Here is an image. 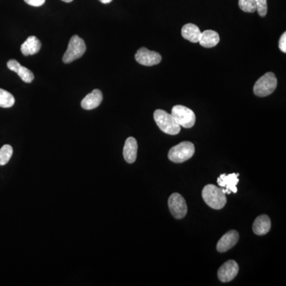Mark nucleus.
<instances>
[{"label": "nucleus", "mask_w": 286, "mask_h": 286, "mask_svg": "<svg viewBox=\"0 0 286 286\" xmlns=\"http://www.w3.org/2000/svg\"><path fill=\"white\" fill-rule=\"evenodd\" d=\"M203 200L207 205L215 210L222 209L226 204V193L222 188L214 185H208L203 189Z\"/></svg>", "instance_id": "obj_1"}, {"label": "nucleus", "mask_w": 286, "mask_h": 286, "mask_svg": "<svg viewBox=\"0 0 286 286\" xmlns=\"http://www.w3.org/2000/svg\"><path fill=\"white\" fill-rule=\"evenodd\" d=\"M153 119L157 127L164 133L176 135L180 133L181 126L176 122L173 115L163 110L157 109L153 113Z\"/></svg>", "instance_id": "obj_2"}, {"label": "nucleus", "mask_w": 286, "mask_h": 286, "mask_svg": "<svg viewBox=\"0 0 286 286\" xmlns=\"http://www.w3.org/2000/svg\"><path fill=\"white\" fill-rule=\"evenodd\" d=\"M278 86L275 74L267 72L257 80L254 86V93L258 97H266L272 94Z\"/></svg>", "instance_id": "obj_3"}, {"label": "nucleus", "mask_w": 286, "mask_h": 286, "mask_svg": "<svg viewBox=\"0 0 286 286\" xmlns=\"http://www.w3.org/2000/svg\"><path fill=\"white\" fill-rule=\"evenodd\" d=\"M194 153V144L191 142H182L171 148L168 157L173 162L182 163L188 161L193 157Z\"/></svg>", "instance_id": "obj_4"}, {"label": "nucleus", "mask_w": 286, "mask_h": 286, "mask_svg": "<svg viewBox=\"0 0 286 286\" xmlns=\"http://www.w3.org/2000/svg\"><path fill=\"white\" fill-rule=\"evenodd\" d=\"M86 51L85 42L78 35H74L70 40L67 50L63 56L64 63L69 64L81 58Z\"/></svg>", "instance_id": "obj_5"}, {"label": "nucleus", "mask_w": 286, "mask_h": 286, "mask_svg": "<svg viewBox=\"0 0 286 286\" xmlns=\"http://www.w3.org/2000/svg\"><path fill=\"white\" fill-rule=\"evenodd\" d=\"M171 115L179 125L184 128H192L196 123V115L193 110L182 105H176L173 107Z\"/></svg>", "instance_id": "obj_6"}, {"label": "nucleus", "mask_w": 286, "mask_h": 286, "mask_svg": "<svg viewBox=\"0 0 286 286\" xmlns=\"http://www.w3.org/2000/svg\"><path fill=\"white\" fill-rule=\"evenodd\" d=\"M169 210L174 218L181 219L186 215L188 212L186 201L179 193H173L168 201Z\"/></svg>", "instance_id": "obj_7"}, {"label": "nucleus", "mask_w": 286, "mask_h": 286, "mask_svg": "<svg viewBox=\"0 0 286 286\" xmlns=\"http://www.w3.org/2000/svg\"><path fill=\"white\" fill-rule=\"evenodd\" d=\"M135 60L142 66H153L160 63L161 56L157 52L150 51L146 48H141L135 54Z\"/></svg>", "instance_id": "obj_8"}, {"label": "nucleus", "mask_w": 286, "mask_h": 286, "mask_svg": "<svg viewBox=\"0 0 286 286\" xmlns=\"http://www.w3.org/2000/svg\"><path fill=\"white\" fill-rule=\"evenodd\" d=\"M238 173H230V174H221L218 177L217 183L219 187H221L223 189L226 194H230V193H236L237 189L236 185L238 183Z\"/></svg>", "instance_id": "obj_9"}, {"label": "nucleus", "mask_w": 286, "mask_h": 286, "mask_svg": "<svg viewBox=\"0 0 286 286\" xmlns=\"http://www.w3.org/2000/svg\"><path fill=\"white\" fill-rule=\"evenodd\" d=\"M238 265L235 261L229 260L218 270V278L222 282L232 281L238 273Z\"/></svg>", "instance_id": "obj_10"}, {"label": "nucleus", "mask_w": 286, "mask_h": 286, "mask_svg": "<svg viewBox=\"0 0 286 286\" xmlns=\"http://www.w3.org/2000/svg\"><path fill=\"white\" fill-rule=\"evenodd\" d=\"M239 234L235 230H231L222 235V238L217 243V250L218 252L224 253L232 248L238 242Z\"/></svg>", "instance_id": "obj_11"}, {"label": "nucleus", "mask_w": 286, "mask_h": 286, "mask_svg": "<svg viewBox=\"0 0 286 286\" xmlns=\"http://www.w3.org/2000/svg\"><path fill=\"white\" fill-rule=\"evenodd\" d=\"M103 101V94L99 89H95L87 94L81 101V107L84 110L95 109Z\"/></svg>", "instance_id": "obj_12"}, {"label": "nucleus", "mask_w": 286, "mask_h": 286, "mask_svg": "<svg viewBox=\"0 0 286 286\" xmlns=\"http://www.w3.org/2000/svg\"><path fill=\"white\" fill-rule=\"evenodd\" d=\"M138 153V143L136 139L129 137L126 140L123 147V157L127 162L132 164L136 161Z\"/></svg>", "instance_id": "obj_13"}, {"label": "nucleus", "mask_w": 286, "mask_h": 286, "mask_svg": "<svg viewBox=\"0 0 286 286\" xmlns=\"http://www.w3.org/2000/svg\"><path fill=\"white\" fill-rule=\"evenodd\" d=\"M271 228V221L270 217L266 214H261L257 217L253 223V231L257 235H264L270 231Z\"/></svg>", "instance_id": "obj_14"}, {"label": "nucleus", "mask_w": 286, "mask_h": 286, "mask_svg": "<svg viewBox=\"0 0 286 286\" xmlns=\"http://www.w3.org/2000/svg\"><path fill=\"white\" fill-rule=\"evenodd\" d=\"M42 43L35 36H30L21 46V51L24 56L34 55L41 50Z\"/></svg>", "instance_id": "obj_15"}, {"label": "nucleus", "mask_w": 286, "mask_h": 286, "mask_svg": "<svg viewBox=\"0 0 286 286\" xmlns=\"http://www.w3.org/2000/svg\"><path fill=\"white\" fill-rule=\"evenodd\" d=\"M199 42L203 47L213 48L219 42V35L214 30H205L201 33Z\"/></svg>", "instance_id": "obj_16"}, {"label": "nucleus", "mask_w": 286, "mask_h": 286, "mask_svg": "<svg viewBox=\"0 0 286 286\" xmlns=\"http://www.w3.org/2000/svg\"><path fill=\"white\" fill-rule=\"evenodd\" d=\"M181 34L185 39L193 43H197L201 38V32L198 26L194 24L189 23L183 26Z\"/></svg>", "instance_id": "obj_17"}, {"label": "nucleus", "mask_w": 286, "mask_h": 286, "mask_svg": "<svg viewBox=\"0 0 286 286\" xmlns=\"http://www.w3.org/2000/svg\"><path fill=\"white\" fill-rule=\"evenodd\" d=\"M15 99L11 93L6 90L0 88V107L9 108L14 105Z\"/></svg>", "instance_id": "obj_18"}, {"label": "nucleus", "mask_w": 286, "mask_h": 286, "mask_svg": "<svg viewBox=\"0 0 286 286\" xmlns=\"http://www.w3.org/2000/svg\"><path fill=\"white\" fill-rule=\"evenodd\" d=\"M13 154V148L10 145H4L0 149V165L7 164Z\"/></svg>", "instance_id": "obj_19"}, {"label": "nucleus", "mask_w": 286, "mask_h": 286, "mask_svg": "<svg viewBox=\"0 0 286 286\" xmlns=\"http://www.w3.org/2000/svg\"><path fill=\"white\" fill-rule=\"evenodd\" d=\"M19 75V77L26 83H31L34 79V73L27 68L21 66L18 69V72H16Z\"/></svg>", "instance_id": "obj_20"}, {"label": "nucleus", "mask_w": 286, "mask_h": 286, "mask_svg": "<svg viewBox=\"0 0 286 286\" xmlns=\"http://www.w3.org/2000/svg\"><path fill=\"white\" fill-rule=\"evenodd\" d=\"M238 6L241 10L247 13H254L256 10L254 0H238Z\"/></svg>", "instance_id": "obj_21"}, {"label": "nucleus", "mask_w": 286, "mask_h": 286, "mask_svg": "<svg viewBox=\"0 0 286 286\" xmlns=\"http://www.w3.org/2000/svg\"><path fill=\"white\" fill-rule=\"evenodd\" d=\"M256 5V10L259 15L265 17L267 14V1L266 0H254Z\"/></svg>", "instance_id": "obj_22"}, {"label": "nucleus", "mask_w": 286, "mask_h": 286, "mask_svg": "<svg viewBox=\"0 0 286 286\" xmlns=\"http://www.w3.org/2000/svg\"><path fill=\"white\" fill-rule=\"evenodd\" d=\"M20 66H21V65H20L16 60H10V61L7 62L8 69L11 70V71L14 72H18Z\"/></svg>", "instance_id": "obj_23"}, {"label": "nucleus", "mask_w": 286, "mask_h": 286, "mask_svg": "<svg viewBox=\"0 0 286 286\" xmlns=\"http://www.w3.org/2000/svg\"><path fill=\"white\" fill-rule=\"evenodd\" d=\"M279 49L282 50L283 53H286V33H283L281 36L280 40H279Z\"/></svg>", "instance_id": "obj_24"}, {"label": "nucleus", "mask_w": 286, "mask_h": 286, "mask_svg": "<svg viewBox=\"0 0 286 286\" xmlns=\"http://www.w3.org/2000/svg\"><path fill=\"white\" fill-rule=\"evenodd\" d=\"M28 5L32 6H41L45 3L46 0H24Z\"/></svg>", "instance_id": "obj_25"}, {"label": "nucleus", "mask_w": 286, "mask_h": 286, "mask_svg": "<svg viewBox=\"0 0 286 286\" xmlns=\"http://www.w3.org/2000/svg\"><path fill=\"white\" fill-rule=\"evenodd\" d=\"M99 1H100V2H101L102 3L107 4L110 3V2H111V1H112V0H99Z\"/></svg>", "instance_id": "obj_26"}, {"label": "nucleus", "mask_w": 286, "mask_h": 286, "mask_svg": "<svg viewBox=\"0 0 286 286\" xmlns=\"http://www.w3.org/2000/svg\"><path fill=\"white\" fill-rule=\"evenodd\" d=\"M62 1H63V2H72V1H73V0H62Z\"/></svg>", "instance_id": "obj_27"}]
</instances>
